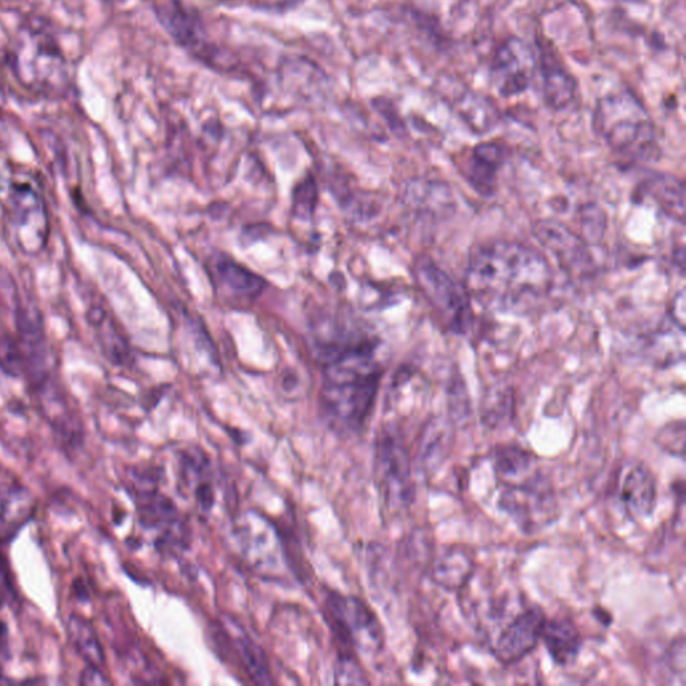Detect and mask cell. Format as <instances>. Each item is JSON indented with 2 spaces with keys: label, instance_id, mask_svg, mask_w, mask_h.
<instances>
[{
  "label": "cell",
  "instance_id": "11",
  "mask_svg": "<svg viewBox=\"0 0 686 686\" xmlns=\"http://www.w3.org/2000/svg\"><path fill=\"white\" fill-rule=\"evenodd\" d=\"M504 509L516 515L522 524L536 525L547 521L550 496L537 480L529 479L522 485H511L503 495Z\"/></svg>",
  "mask_w": 686,
  "mask_h": 686
},
{
  "label": "cell",
  "instance_id": "25",
  "mask_svg": "<svg viewBox=\"0 0 686 686\" xmlns=\"http://www.w3.org/2000/svg\"><path fill=\"white\" fill-rule=\"evenodd\" d=\"M531 464L530 454L521 448L504 447L498 452L499 472L504 478H519L530 470Z\"/></svg>",
  "mask_w": 686,
  "mask_h": 686
},
{
  "label": "cell",
  "instance_id": "21",
  "mask_svg": "<svg viewBox=\"0 0 686 686\" xmlns=\"http://www.w3.org/2000/svg\"><path fill=\"white\" fill-rule=\"evenodd\" d=\"M472 573V560L463 550L447 551L436 562L434 579L441 586L454 588L463 586Z\"/></svg>",
  "mask_w": 686,
  "mask_h": 686
},
{
  "label": "cell",
  "instance_id": "15",
  "mask_svg": "<svg viewBox=\"0 0 686 686\" xmlns=\"http://www.w3.org/2000/svg\"><path fill=\"white\" fill-rule=\"evenodd\" d=\"M33 515V499L23 487L0 489V541H10Z\"/></svg>",
  "mask_w": 686,
  "mask_h": 686
},
{
  "label": "cell",
  "instance_id": "20",
  "mask_svg": "<svg viewBox=\"0 0 686 686\" xmlns=\"http://www.w3.org/2000/svg\"><path fill=\"white\" fill-rule=\"evenodd\" d=\"M649 196L656 201L666 215L679 223L685 219V190L683 182L672 176H658L652 178L645 185Z\"/></svg>",
  "mask_w": 686,
  "mask_h": 686
},
{
  "label": "cell",
  "instance_id": "27",
  "mask_svg": "<svg viewBox=\"0 0 686 686\" xmlns=\"http://www.w3.org/2000/svg\"><path fill=\"white\" fill-rule=\"evenodd\" d=\"M606 219L600 208H586L582 216V233L586 240H598L605 231Z\"/></svg>",
  "mask_w": 686,
  "mask_h": 686
},
{
  "label": "cell",
  "instance_id": "33",
  "mask_svg": "<svg viewBox=\"0 0 686 686\" xmlns=\"http://www.w3.org/2000/svg\"><path fill=\"white\" fill-rule=\"evenodd\" d=\"M10 684H12L11 679L8 676H6L3 666L0 665V685H10Z\"/></svg>",
  "mask_w": 686,
  "mask_h": 686
},
{
  "label": "cell",
  "instance_id": "3",
  "mask_svg": "<svg viewBox=\"0 0 686 686\" xmlns=\"http://www.w3.org/2000/svg\"><path fill=\"white\" fill-rule=\"evenodd\" d=\"M593 127L611 150L622 157L634 162H653L659 155L653 120L632 92H614L598 100L594 109Z\"/></svg>",
  "mask_w": 686,
  "mask_h": 686
},
{
  "label": "cell",
  "instance_id": "19",
  "mask_svg": "<svg viewBox=\"0 0 686 686\" xmlns=\"http://www.w3.org/2000/svg\"><path fill=\"white\" fill-rule=\"evenodd\" d=\"M66 634L76 653L88 665H105V654L93 625L81 615L72 614L66 621Z\"/></svg>",
  "mask_w": 686,
  "mask_h": 686
},
{
  "label": "cell",
  "instance_id": "8",
  "mask_svg": "<svg viewBox=\"0 0 686 686\" xmlns=\"http://www.w3.org/2000/svg\"><path fill=\"white\" fill-rule=\"evenodd\" d=\"M534 235L542 247L560 263L564 272L575 277L593 272L594 262L587 242L564 224L555 221L537 222Z\"/></svg>",
  "mask_w": 686,
  "mask_h": 686
},
{
  "label": "cell",
  "instance_id": "5",
  "mask_svg": "<svg viewBox=\"0 0 686 686\" xmlns=\"http://www.w3.org/2000/svg\"><path fill=\"white\" fill-rule=\"evenodd\" d=\"M327 612L336 632L346 643L364 653H376L383 646L380 621L357 596L331 593L326 600Z\"/></svg>",
  "mask_w": 686,
  "mask_h": 686
},
{
  "label": "cell",
  "instance_id": "29",
  "mask_svg": "<svg viewBox=\"0 0 686 686\" xmlns=\"http://www.w3.org/2000/svg\"><path fill=\"white\" fill-rule=\"evenodd\" d=\"M81 685H111V679L105 676V673L102 672V668L94 665H88L85 669L81 673L80 676Z\"/></svg>",
  "mask_w": 686,
  "mask_h": 686
},
{
  "label": "cell",
  "instance_id": "10",
  "mask_svg": "<svg viewBox=\"0 0 686 686\" xmlns=\"http://www.w3.org/2000/svg\"><path fill=\"white\" fill-rule=\"evenodd\" d=\"M134 502H136L140 523L143 528L164 531L156 542L158 549L170 546L172 536L182 535L181 530L177 529L178 511L170 498L157 491L137 490Z\"/></svg>",
  "mask_w": 686,
  "mask_h": 686
},
{
  "label": "cell",
  "instance_id": "24",
  "mask_svg": "<svg viewBox=\"0 0 686 686\" xmlns=\"http://www.w3.org/2000/svg\"><path fill=\"white\" fill-rule=\"evenodd\" d=\"M236 653L239 654L245 670L256 684H273L265 653L252 639L247 637L236 639Z\"/></svg>",
  "mask_w": 686,
  "mask_h": 686
},
{
  "label": "cell",
  "instance_id": "13",
  "mask_svg": "<svg viewBox=\"0 0 686 686\" xmlns=\"http://www.w3.org/2000/svg\"><path fill=\"white\" fill-rule=\"evenodd\" d=\"M543 100L553 111H564L576 98L579 83L553 55L542 50L541 60Z\"/></svg>",
  "mask_w": 686,
  "mask_h": 686
},
{
  "label": "cell",
  "instance_id": "2",
  "mask_svg": "<svg viewBox=\"0 0 686 686\" xmlns=\"http://www.w3.org/2000/svg\"><path fill=\"white\" fill-rule=\"evenodd\" d=\"M322 407L329 424L339 432H357L373 409L382 370L369 342L346 346L326 355Z\"/></svg>",
  "mask_w": 686,
  "mask_h": 686
},
{
  "label": "cell",
  "instance_id": "17",
  "mask_svg": "<svg viewBox=\"0 0 686 686\" xmlns=\"http://www.w3.org/2000/svg\"><path fill=\"white\" fill-rule=\"evenodd\" d=\"M209 472V463L202 457L201 452L184 454L182 461L183 484L204 512L213 510L215 503V491Z\"/></svg>",
  "mask_w": 686,
  "mask_h": 686
},
{
  "label": "cell",
  "instance_id": "28",
  "mask_svg": "<svg viewBox=\"0 0 686 686\" xmlns=\"http://www.w3.org/2000/svg\"><path fill=\"white\" fill-rule=\"evenodd\" d=\"M336 683L358 685L368 684V679H365L364 673L356 662H352L351 658H345L337 666Z\"/></svg>",
  "mask_w": 686,
  "mask_h": 686
},
{
  "label": "cell",
  "instance_id": "4",
  "mask_svg": "<svg viewBox=\"0 0 686 686\" xmlns=\"http://www.w3.org/2000/svg\"><path fill=\"white\" fill-rule=\"evenodd\" d=\"M414 277L442 322L457 335L472 325V304L464 285L450 277L428 258L417 262Z\"/></svg>",
  "mask_w": 686,
  "mask_h": 686
},
{
  "label": "cell",
  "instance_id": "12",
  "mask_svg": "<svg viewBox=\"0 0 686 686\" xmlns=\"http://www.w3.org/2000/svg\"><path fill=\"white\" fill-rule=\"evenodd\" d=\"M620 496L631 515L649 516L657 499L656 479L649 468L638 463L627 468L622 473Z\"/></svg>",
  "mask_w": 686,
  "mask_h": 686
},
{
  "label": "cell",
  "instance_id": "1",
  "mask_svg": "<svg viewBox=\"0 0 686 686\" xmlns=\"http://www.w3.org/2000/svg\"><path fill=\"white\" fill-rule=\"evenodd\" d=\"M554 285L553 268L534 247L496 240L474 247L468 260L465 288L485 309L528 313Z\"/></svg>",
  "mask_w": 686,
  "mask_h": 686
},
{
  "label": "cell",
  "instance_id": "9",
  "mask_svg": "<svg viewBox=\"0 0 686 686\" xmlns=\"http://www.w3.org/2000/svg\"><path fill=\"white\" fill-rule=\"evenodd\" d=\"M546 621V615L540 607H532L519 614L498 639L496 656L500 662L511 665L529 656L542 639Z\"/></svg>",
  "mask_w": 686,
  "mask_h": 686
},
{
  "label": "cell",
  "instance_id": "22",
  "mask_svg": "<svg viewBox=\"0 0 686 686\" xmlns=\"http://www.w3.org/2000/svg\"><path fill=\"white\" fill-rule=\"evenodd\" d=\"M460 117L472 127V131L485 133L496 123V111L489 101L474 93H464L454 100Z\"/></svg>",
  "mask_w": 686,
  "mask_h": 686
},
{
  "label": "cell",
  "instance_id": "32",
  "mask_svg": "<svg viewBox=\"0 0 686 686\" xmlns=\"http://www.w3.org/2000/svg\"><path fill=\"white\" fill-rule=\"evenodd\" d=\"M9 631L8 625L4 624V621L0 618V646H6L8 644Z\"/></svg>",
  "mask_w": 686,
  "mask_h": 686
},
{
  "label": "cell",
  "instance_id": "14",
  "mask_svg": "<svg viewBox=\"0 0 686 686\" xmlns=\"http://www.w3.org/2000/svg\"><path fill=\"white\" fill-rule=\"evenodd\" d=\"M505 160L504 146L483 143L474 146L467 162V178L482 196H491L496 188L498 173Z\"/></svg>",
  "mask_w": 686,
  "mask_h": 686
},
{
  "label": "cell",
  "instance_id": "16",
  "mask_svg": "<svg viewBox=\"0 0 686 686\" xmlns=\"http://www.w3.org/2000/svg\"><path fill=\"white\" fill-rule=\"evenodd\" d=\"M542 639L546 644L551 658L561 666L572 664L581 652V634L569 621H546Z\"/></svg>",
  "mask_w": 686,
  "mask_h": 686
},
{
  "label": "cell",
  "instance_id": "18",
  "mask_svg": "<svg viewBox=\"0 0 686 686\" xmlns=\"http://www.w3.org/2000/svg\"><path fill=\"white\" fill-rule=\"evenodd\" d=\"M14 211L19 239L25 240L33 234L35 247L40 246L34 231H31L33 229L31 228V223L38 229V233L47 236L48 219L47 215H44L41 198L37 196L33 190L18 188L14 195Z\"/></svg>",
  "mask_w": 686,
  "mask_h": 686
},
{
  "label": "cell",
  "instance_id": "31",
  "mask_svg": "<svg viewBox=\"0 0 686 686\" xmlns=\"http://www.w3.org/2000/svg\"><path fill=\"white\" fill-rule=\"evenodd\" d=\"M74 593H75L76 600H80L81 602L89 601L88 588L85 585H83V583L80 580L74 581Z\"/></svg>",
  "mask_w": 686,
  "mask_h": 686
},
{
  "label": "cell",
  "instance_id": "30",
  "mask_svg": "<svg viewBox=\"0 0 686 686\" xmlns=\"http://www.w3.org/2000/svg\"><path fill=\"white\" fill-rule=\"evenodd\" d=\"M685 291L682 290L676 295V298L673 300V305L670 307L672 318L679 326V329H684L685 327Z\"/></svg>",
  "mask_w": 686,
  "mask_h": 686
},
{
  "label": "cell",
  "instance_id": "26",
  "mask_svg": "<svg viewBox=\"0 0 686 686\" xmlns=\"http://www.w3.org/2000/svg\"><path fill=\"white\" fill-rule=\"evenodd\" d=\"M24 369L22 346L10 337H0V370L10 377H19Z\"/></svg>",
  "mask_w": 686,
  "mask_h": 686
},
{
  "label": "cell",
  "instance_id": "6",
  "mask_svg": "<svg viewBox=\"0 0 686 686\" xmlns=\"http://www.w3.org/2000/svg\"><path fill=\"white\" fill-rule=\"evenodd\" d=\"M537 70L540 60L534 48L522 38L510 37L493 54L490 79L502 98H516L528 91Z\"/></svg>",
  "mask_w": 686,
  "mask_h": 686
},
{
  "label": "cell",
  "instance_id": "23",
  "mask_svg": "<svg viewBox=\"0 0 686 686\" xmlns=\"http://www.w3.org/2000/svg\"><path fill=\"white\" fill-rule=\"evenodd\" d=\"M219 277L224 285H227L231 290L236 293L248 295H258L265 287V280L247 270L246 267L237 265L233 260H226L219 263Z\"/></svg>",
  "mask_w": 686,
  "mask_h": 686
},
{
  "label": "cell",
  "instance_id": "7",
  "mask_svg": "<svg viewBox=\"0 0 686 686\" xmlns=\"http://www.w3.org/2000/svg\"><path fill=\"white\" fill-rule=\"evenodd\" d=\"M377 471L390 503L408 505L413 499L408 451L399 434L387 432L377 442Z\"/></svg>",
  "mask_w": 686,
  "mask_h": 686
}]
</instances>
